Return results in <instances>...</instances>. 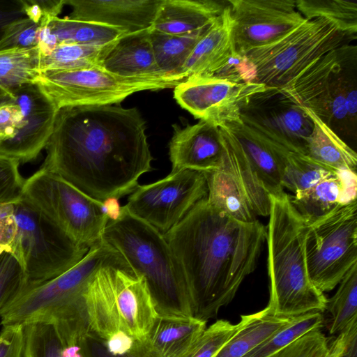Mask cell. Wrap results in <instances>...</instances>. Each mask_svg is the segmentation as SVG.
Instances as JSON below:
<instances>
[{"label": "cell", "instance_id": "1", "mask_svg": "<svg viewBox=\"0 0 357 357\" xmlns=\"http://www.w3.org/2000/svg\"><path fill=\"white\" fill-rule=\"evenodd\" d=\"M146 121L136 107L112 105L60 108L40 168L105 204L131 193L153 158Z\"/></svg>", "mask_w": 357, "mask_h": 357}, {"label": "cell", "instance_id": "2", "mask_svg": "<svg viewBox=\"0 0 357 357\" xmlns=\"http://www.w3.org/2000/svg\"><path fill=\"white\" fill-rule=\"evenodd\" d=\"M164 236L184 278L192 317L207 321L256 268L266 228L258 220L229 216L206 197Z\"/></svg>", "mask_w": 357, "mask_h": 357}, {"label": "cell", "instance_id": "3", "mask_svg": "<svg viewBox=\"0 0 357 357\" xmlns=\"http://www.w3.org/2000/svg\"><path fill=\"white\" fill-rule=\"evenodd\" d=\"M122 262H126L123 257L101 240L63 273L26 284L0 311L1 324H51L59 332L65 347L78 344L89 333L84 293L91 280L102 267Z\"/></svg>", "mask_w": 357, "mask_h": 357}, {"label": "cell", "instance_id": "4", "mask_svg": "<svg viewBox=\"0 0 357 357\" xmlns=\"http://www.w3.org/2000/svg\"><path fill=\"white\" fill-rule=\"evenodd\" d=\"M266 229L269 301L266 307L278 317L291 318L324 312L327 298L310 280L305 255L309 225L286 192L270 195Z\"/></svg>", "mask_w": 357, "mask_h": 357}, {"label": "cell", "instance_id": "5", "mask_svg": "<svg viewBox=\"0 0 357 357\" xmlns=\"http://www.w3.org/2000/svg\"><path fill=\"white\" fill-rule=\"evenodd\" d=\"M101 240L145 279L158 314L192 317L184 278L163 234L123 206L109 218Z\"/></svg>", "mask_w": 357, "mask_h": 357}, {"label": "cell", "instance_id": "6", "mask_svg": "<svg viewBox=\"0 0 357 357\" xmlns=\"http://www.w3.org/2000/svg\"><path fill=\"white\" fill-rule=\"evenodd\" d=\"M89 333L106 342L123 331L142 341L158 316L145 279L127 262L100 268L84 293Z\"/></svg>", "mask_w": 357, "mask_h": 357}, {"label": "cell", "instance_id": "7", "mask_svg": "<svg viewBox=\"0 0 357 357\" xmlns=\"http://www.w3.org/2000/svg\"><path fill=\"white\" fill-rule=\"evenodd\" d=\"M356 38L328 19H305L277 40L243 54L255 70V83L280 89L317 59Z\"/></svg>", "mask_w": 357, "mask_h": 357}, {"label": "cell", "instance_id": "8", "mask_svg": "<svg viewBox=\"0 0 357 357\" xmlns=\"http://www.w3.org/2000/svg\"><path fill=\"white\" fill-rule=\"evenodd\" d=\"M21 198L77 243L88 248L101 241L111 217L105 204L40 167L24 179Z\"/></svg>", "mask_w": 357, "mask_h": 357}, {"label": "cell", "instance_id": "9", "mask_svg": "<svg viewBox=\"0 0 357 357\" xmlns=\"http://www.w3.org/2000/svg\"><path fill=\"white\" fill-rule=\"evenodd\" d=\"M17 232L11 254L26 284L59 276L77 264L89 248L80 245L22 198L14 204Z\"/></svg>", "mask_w": 357, "mask_h": 357}, {"label": "cell", "instance_id": "10", "mask_svg": "<svg viewBox=\"0 0 357 357\" xmlns=\"http://www.w3.org/2000/svg\"><path fill=\"white\" fill-rule=\"evenodd\" d=\"M222 144L220 166L204 173L208 201L229 216L252 222L257 216H268L270 195L264 188L241 145L225 126L219 127Z\"/></svg>", "mask_w": 357, "mask_h": 357}, {"label": "cell", "instance_id": "11", "mask_svg": "<svg viewBox=\"0 0 357 357\" xmlns=\"http://www.w3.org/2000/svg\"><path fill=\"white\" fill-rule=\"evenodd\" d=\"M182 82L172 77H123L95 66L41 71L36 83L59 110L68 106L113 105L135 92L174 88Z\"/></svg>", "mask_w": 357, "mask_h": 357}, {"label": "cell", "instance_id": "12", "mask_svg": "<svg viewBox=\"0 0 357 357\" xmlns=\"http://www.w3.org/2000/svg\"><path fill=\"white\" fill-rule=\"evenodd\" d=\"M308 273L323 293L333 290L357 264V202L341 206L309 226L305 238Z\"/></svg>", "mask_w": 357, "mask_h": 357}, {"label": "cell", "instance_id": "13", "mask_svg": "<svg viewBox=\"0 0 357 357\" xmlns=\"http://www.w3.org/2000/svg\"><path fill=\"white\" fill-rule=\"evenodd\" d=\"M207 192L205 174L184 169L172 171L152 183L138 185L124 206L131 214L165 234Z\"/></svg>", "mask_w": 357, "mask_h": 357}, {"label": "cell", "instance_id": "14", "mask_svg": "<svg viewBox=\"0 0 357 357\" xmlns=\"http://www.w3.org/2000/svg\"><path fill=\"white\" fill-rule=\"evenodd\" d=\"M241 121L287 151L307 155L313 123L278 89L266 88L255 95L241 111Z\"/></svg>", "mask_w": 357, "mask_h": 357}, {"label": "cell", "instance_id": "15", "mask_svg": "<svg viewBox=\"0 0 357 357\" xmlns=\"http://www.w3.org/2000/svg\"><path fill=\"white\" fill-rule=\"evenodd\" d=\"M174 89V97L181 107L195 118L220 127L241 122L243 109L266 88L255 82L199 77L187 79Z\"/></svg>", "mask_w": 357, "mask_h": 357}, {"label": "cell", "instance_id": "16", "mask_svg": "<svg viewBox=\"0 0 357 357\" xmlns=\"http://www.w3.org/2000/svg\"><path fill=\"white\" fill-rule=\"evenodd\" d=\"M232 38L240 53L268 45L305 19L294 0H229Z\"/></svg>", "mask_w": 357, "mask_h": 357}, {"label": "cell", "instance_id": "17", "mask_svg": "<svg viewBox=\"0 0 357 357\" xmlns=\"http://www.w3.org/2000/svg\"><path fill=\"white\" fill-rule=\"evenodd\" d=\"M12 96L20 117L12 136L0 139V155L26 163L45 148L58 109L36 83L22 86Z\"/></svg>", "mask_w": 357, "mask_h": 357}, {"label": "cell", "instance_id": "18", "mask_svg": "<svg viewBox=\"0 0 357 357\" xmlns=\"http://www.w3.org/2000/svg\"><path fill=\"white\" fill-rule=\"evenodd\" d=\"M169 146L172 171L192 169L204 173L215 170L222 157L220 128L200 120L194 125H174Z\"/></svg>", "mask_w": 357, "mask_h": 357}, {"label": "cell", "instance_id": "19", "mask_svg": "<svg viewBox=\"0 0 357 357\" xmlns=\"http://www.w3.org/2000/svg\"><path fill=\"white\" fill-rule=\"evenodd\" d=\"M161 0H64L70 20L118 28L126 33L151 28Z\"/></svg>", "mask_w": 357, "mask_h": 357}, {"label": "cell", "instance_id": "20", "mask_svg": "<svg viewBox=\"0 0 357 357\" xmlns=\"http://www.w3.org/2000/svg\"><path fill=\"white\" fill-rule=\"evenodd\" d=\"M357 49L344 45L328 93L325 123L342 140L356 137L357 121Z\"/></svg>", "mask_w": 357, "mask_h": 357}, {"label": "cell", "instance_id": "21", "mask_svg": "<svg viewBox=\"0 0 357 357\" xmlns=\"http://www.w3.org/2000/svg\"><path fill=\"white\" fill-rule=\"evenodd\" d=\"M344 45L317 59L294 79L278 89L289 100L311 110L324 123L327 117L330 86L339 66Z\"/></svg>", "mask_w": 357, "mask_h": 357}, {"label": "cell", "instance_id": "22", "mask_svg": "<svg viewBox=\"0 0 357 357\" xmlns=\"http://www.w3.org/2000/svg\"><path fill=\"white\" fill-rule=\"evenodd\" d=\"M149 29L125 33L106 45L100 66L114 75L128 78L169 77L163 75L156 65Z\"/></svg>", "mask_w": 357, "mask_h": 357}, {"label": "cell", "instance_id": "23", "mask_svg": "<svg viewBox=\"0 0 357 357\" xmlns=\"http://www.w3.org/2000/svg\"><path fill=\"white\" fill-rule=\"evenodd\" d=\"M232 19L228 4L221 15L199 39L179 73L185 80L208 77L222 67L236 51L232 38Z\"/></svg>", "mask_w": 357, "mask_h": 357}, {"label": "cell", "instance_id": "24", "mask_svg": "<svg viewBox=\"0 0 357 357\" xmlns=\"http://www.w3.org/2000/svg\"><path fill=\"white\" fill-rule=\"evenodd\" d=\"M225 126L239 142L267 192L273 195L284 192L282 177L289 151L252 130L241 121Z\"/></svg>", "mask_w": 357, "mask_h": 357}, {"label": "cell", "instance_id": "25", "mask_svg": "<svg viewBox=\"0 0 357 357\" xmlns=\"http://www.w3.org/2000/svg\"><path fill=\"white\" fill-rule=\"evenodd\" d=\"M213 0H161L151 29L173 35H186L208 29L225 6Z\"/></svg>", "mask_w": 357, "mask_h": 357}, {"label": "cell", "instance_id": "26", "mask_svg": "<svg viewBox=\"0 0 357 357\" xmlns=\"http://www.w3.org/2000/svg\"><path fill=\"white\" fill-rule=\"evenodd\" d=\"M206 328L193 317L158 314L141 342L151 357H181Z\"/></svg>", "mask_w": 357, "mask_h": 357}, {"label": "cell", "instance_id": "27", "mask_svg": "<svg viewBox=\"0 0 357 357\" xmlns=\"http://www.w3.org/2000/svg\"><path fill=\"white\" fill-rule=\"evenodd\" d=\"M40 26L42 36L56 47L67 43L106 46L126 33L112 26L67 17L47 18Z\"/></svg>", "mask_w": 357, "mask_h": 357}, {"label": "cell", "instance_id": "28", "mask_svg": "<svg viewBox=\"0 0 357 357\" xmlns=\"http://www.w3.org/2000/svg\"><path fill=\"white\" fill-rule=\"evenodd\" d=\"M302 108L313 123L306 156L333 171L348 169L356 172V151L314 112L305 107Z\"/></svg>", "mask_w": 357, "mask_h": 357}, {"label": "cell", "instance_id": "29", "mask_svg": "<svg viewBox=\"0 0 357 357\" xmlns=\"http://www.w3.org/2000/svg\"><path fill=\"white\" fill-rule=\"evenodd\" d=\"M289 197L309 226L349 203L344 196L340 170L330 173L302 194Z\"/></svg>", "mask_w": 357, "mask_h": 357}, {"label": "cell", "instance_id": "30", "mask_svg": "<svg viewBox=\"0 0 357 357\" xmlns=\"http://www.w3.org/2000/svg\"><path fill=\"white\" fill-rule=\"evenodd\" d=\"M241 317L242 326L215 357H243L294 318L275 316L266 307L253 314L241 315Z\"/></svg>", "mask_w": 357, "mask_h": 357}, {"label": "cell", "instance_id": "31", "mask_svg": "<svg viewBox=\"0 0 357 357\" xmlns=\"http://www.w3.org/2000/svg\"><path fill=\"white\" fill-rule=\"evenodd\" d=\"M208 29L186 35L168 34L149 29V39L155 61L163 75L185 81L178 76L181 69L199 39Z\"/></svg>", "mask_w": 357, "mask_h": 357}, {"label": "cell", "instance_id": "32", "mask_svg": "<svg viewBox=\"0 0 357 357\" xmlns=\"http://www.w3.org/2000/svg\"><path fill=\"white\" fill-rule=\"evenodd\" d=\"M38 47L0 51V88L13 93L22 86L36 83L40 74Z\"/></svg>", "mask_w": 357, "mask_h": 357}, {"label": "cell", "instance_id": "33", "mask_svg": "<svg viewBox=\"0 0 357 357\" xmlns=\"http://www.w3.org/2000/svg\"><path fill=\"white\" fill-rule=\"evenodd\" d=\"M325 310L330 316L331 335L340 333L357 317V264L342 279L335 294L327 299Z\"/></svg>", "mask_w": 357, "mask_h": 357}, {"label": "cell", "instance_id": "34", "mask_svg": "<svg viewBox=\"0 0 357 357\" xmlns=\"http://www.w3.org/2000/svg\"><path fill=\"white\" fill-rule=\"evenodd\" d=\"M296 5L298 11L305 19H328L344 33L356 37V2L345 0H297Z\"/></svg>", "mask_w": 357, "mask_h": 357}, {"label": "cell", "instance_id": "35", "mask_svg": "<svg viewBox=\"0 0 357 357\" xmlns=\"http://www.w3.org/2000/svg\"><path fill=\"white\" fill-rule=\"evenodd\" d=\"M324 324L321 312H310L294 317L291 321L243 357H270L305 334L321 329Z\"/></svg>", "mask_w": 357, "mask_h": 357}, {"label": "cell", "instance_id": "36", "mask_svg": "<svg viewBox=\"0 0 357 357\" xmlns=\"http://www.w3.org/2000/svg\"><path fill=\"white\" fill-rule=\"evenodd\" d=\"M105 47L76 43L59 45L49 54L41 55L40 72L100 66V59Z\"/></svg>", "mask_w": 357, "mask_h": 357}, {"label": "cell", "instance_id": "37", "mask_svg": "<svg viewBox=\"0 0 357 357\" xmlns=\"http://www.w3.org/2000/svg\"><path fill=\"white\" fill-rule=\"evenodd\" d=\"M335 172L314 162L307 156L289 151L282 177V185L298 195Z\"/></svg>", "mask_w": 357, "mask_h": 357}, {"label": "cell", "instance_id": "38", "mask_svg": "<svg viewBox=\"0 0 357 357\" xmlns=\"http://www.w3.org/2000/svg\"><path fill=\"white\" fill-rule=\"evenodd\" d=\"M64 347L53 325L36 323L24 326L23 357H61Z\"/></svg>", "mask_w": 357, "mask_h": 357}, {"label": "cell", "instance_id": "39", "mask_svg": "<svg viewBox=\"0 0 357 357\" xmlns=\"http://www.w3.org/2000/svg\"><path fill=\"white\" fill-rule=\"evenodd\" d=\"M243 318L236 324L219 319L206 328L181 357H215L224 344L241 328Z\"/></svg>", "mask_w": 357, "mask_h": 357}, {"label": "cell", "instance_id": "40", "mask_svg": "<svg viewBox=\"0 0 357 357\" xmlns=\"http://www.w3.org/2000/svg\"><path fill=\"white\" fill-rule=\"evenodd\" d=\"M26 283L24 269L16 257L9 252L0 254V311Z\"/></svg>", "mask_w": 357, "mask_h": 357}, {"label": "cell", "instance_id": "41", "mask_svg": "<svg viewBox=\"0 0 357 357\" xmlns=\"http://www.w3.org/2000/svg\"><path fill=\"white\" fill-rule=\"evenodd\" d=\"M40 24L25 17L9 24L0 40V51L38 45Z\"/></svg>", "mask_w": 357, "mask_h": 357}, {"label": "cell", "instance_id": "42", "mask_svg": "<svg viewBox=\"0 0 357 357\" xmlns=\"http://www.w3.org/2000/svg\"><path fill=\"white\" fill-rule=\"evenodd\" d=\"M328 341L321 329L312 331L270 357H324Z\"/></svg>", "mask_w": 357, "mask_h": 357}, {"label": "cell", "instance_id": "43", "mask_svg": "<svg viewBox=\"0 0 357 357\" xmlns=\"http://www.w3.org/2000/svg\"><path fill=\"white\" fill-rule=\"evenodd\" d=\"M16 160L0 155V204H14L21 199L24 178Z\"/></svg>", "mask_w": 357, "mask_h": 357}, {"label": "cell", "instance_id": "44", "mask_svg": "<svg viewBox=\"0 0 357 357\" xmlns=\"http://www.w3.org/2000/svg\"><path fill=\"white\" fill-rule=\"evenodd\" d=\"M236 83L255 82V70L244 54L236 50L211 77Z\"/></svg>", "mask_w": 357, "mask_h": 357}, {"label": "cell", "instance_id": "45", "mask_svg": "<svg viewBox=\"0 0 357 357\" xmlns=\"http://www.w3.org/2000/svg\"><path fill=\"white\" fill-rule=\"evenodd\" d=\"M24 326H6L0 332V357H23Z\"/></svg>", "mask_w": 357, "mask_h": 357}, {"label": "cell", "instance_id": "46", "mask_svg": "<svg viewBox=\"0 0 357 357\" xmlns=\"http://www.w3.org/2000/svg\"><path fill=\"white\" fill-rule=\"evenodd\" d=\"M14 204H0V254L11 252L16 236Z\"/></svg>", "mask_w": 357, "mask_h": 357}, {"label": "cell", "instance_id": "47", "mask_svg": "<svg viewBox=\"0 0 357 357\" xmlns=\"http://www.w3.org/2000/svg\"><path fill=\"white\" fill-rule=\"evenodd\" d=\"M25 17L22 0H0V40L9 24Z\"/></svg>", "mask_w": 357, "mask_h": 357}, {"label": "cell", "instance_id": "48", "mask_svg": "<svg viewBox=\"0 0 357 357\" xmlns=\"http://www.w3.org/2000/svg\"><path fill=\"white\" fill-rule=\"evenodd\" d=\"M20 113L19 106L13 102L0 107V139L12 136Z\"/></svg>", "mask_w": 357, "mask_h": 357}, {"label": "cell", "instance_id": "49", "mask_svg": "<svg viewBox=\"0 0 357 357\" xmlns=\"http://www.w3.org/2000/svg\"><path fill=\"white\" fill-rule=\"evenodd\" d=\"M78 344L82 357H114L103 341L89 333L82 337Z\"/></svg>", "mask_w": 357, "mask_h": 357}, {"label": "cell", "instance_id": "50", "mask_svg": "<svg viewBox=\"0 0 357 357\" xmlns=\"http://www.w3.org/2000/svg\"><path fill=\"white\" fill-rule=\"evenodd\" d=\"M135 340L123 331H119L104 342L107 351L114 356L124 354L132 347Z\"/></svg>", "mask_w": 357, "mask_h": 357}, {"label": "cell", "instance_id": "51", "mask_svg": "<svg viewBox=\"0 0 357 357\" xmlns=\"http://www.w3.org/2000/svg\"><path fill=\"white\" fill-rule=\"evenodd\" d=\"M341 332L344 335V345L338 357H357V317Z\"/></svg>", "mask_w": 357, "mask_h": 357}, {"label": "cell", "instance_id": "52", "mask_svg": "<svg viewBox=\"0 0 357 357\" xmlns=\"http://www.w3.org/2000/svg\"><path fill=\"white\" fill-rule=\"evenodd\" d=\"M328 342V351L324 357H338L344 345V335L342 332L337 334Z\"/></svg>", "mask_w": 357, "mask_h": 357}, {"label": "cell", "instance_id": "53", "mask_svg": "<svg viewBox=\"0 0 357 357\" xmlns=\"http://www.w3.org/2000/svg\"><path fill=\"white\" fill-rule=\"evenodd\" d=\"M114 357H151L141 341L135 340L132 348L123 355Z\"/></svg>", "mask_w": 357, "mask_h": 357}, {"label": "cell", "instance_id": "54", "mask_svg": "<svg viewBox=\"0 0 357 357\" xmlns=\"http://www.w3.org/2000/svg\"><path fill=\"white\" fill-rule=\"evenodd\" d=\"M61 357H82L79 344L64 347Z\"/></svg>", "mask_w": 357, "mask_h": 357}, {"label": "cell", "instance_id": "55", "mask_svg": "<svg viewBox=\"0 0 357 357\" xmlns=\"http://www.w3.org/2000/svg\"><path fill=\"white\" fill-rule=\"evenodd\" d=\"M13 97L0 88V107L13 102Z\"/></svg>", "mask_w": 357, "mask_h": 357}]
</instances>
